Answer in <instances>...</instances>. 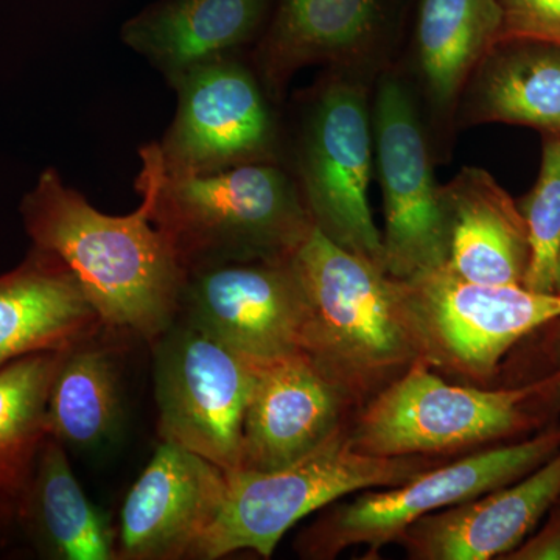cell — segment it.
<instances>
[{
	"label": "cell",
	"instance_id": "cell-4",
	"mask_svg": "<svg viewBox=\"0 0 560 560\" xmlns=\"http://www.w3.org/2000/svg\"><path fill=\"white\" fill-rule=\"evenodd\" d=\"M436 466L434 456L382 458L357 452L342 425L282 469L226 471V495L195 559L241 550L270 559L283 534L313 512L352 492L404 485Z\"/></svg>",
	"mask_w": 560,
	"mask_h": 560
},
{
	"label": "cell",
	"instance_id": "cell-13",
	"mask_svg": "<svg viewBox=\"0 0 560 560\" xmlns=\"http://www.w3.org/2000/svg\"><path fill=\"white\" fill-rule=\"evenodd\" d=\"M226 488L217 464L162 441L121 506L117 560L195 559Z\"/></svg>",
	"mask_w": 560,
	"mask_h": 560
},
{
	"label": "cell",
	"instance_id": "cell-30",
	"mask_svg": "<svg viewBox=\"0 0 560 560\" xmlns=\"http://www.w3.org/2000/svg\"><path fill=\"white\" fill-rule=\"evenodd\" d=\"M9 523H11L10 521H7L5 517H2V515H0V526L2 525H9Z\"/></svg>",
	"mask_w": 560,
	"mask_h": 560
},
{
	"label": "cell",
	"instance_id": "cell-23",
	"mask_svg": "<svg viewBox=\"0 0 560 560\" xmlns=\"http://www.w3.org/2000/svg\"><path fill=\"white\" fill-rule=\"evenodd\" d=\"M377 0H282L264 50L268 80L280 84L312 62L361 50L377 24Z\"/></svg>",
	"mask_w": 560,
	"mask_h": 560
},
{
	"label": "cell",
	"instance_id": "cell-29",
	"mask_svg": "<svg viewBox=\"0 0 560 560\" xmlns=\"http://www.w3.org/2000/svg\"><path fill=\"white\" fill-rule=\"evenodd\" d=\"M556 293H560V257L558 267V278H556Z\"/></svg>",
	"mask_w": 560,
	"mask_h": 560
},
{
	"label": "cell",
	"instance_id": "cell-2",
	"mask_svg": "<svg viewBox=\"0 0 560 560\" xmlns=\"http://www.w3.org/2000/svg\"><path fill=\"white\" fill-rule=\"evenodd\" d=\"M304 293L301 352L363 408L423 360L404 282L313 226L291 254Z\"/></svg>",
	"mask_w": 560,
	"mask_h": 560
},
{
	"label": "cell",
	"instance_id": "cell-25",
	"mask_svg": "<svg viewBox=\"0 0 560 560\" xmlns=\"http://www.w3.org/2000/svg\"><path fill=\"white\" fill-rule=\"evenodd\" d=\"M521 210L529 242L523 287L556 293L560 257V135H548L545 139L539 178Z\"/></svg>",
	"mask_w": 560,
	"mask_h": 560
},
{
	"label": "cell",
	"instance_id": "cell-27",
	"mask_svg": "<svg viewBox=\"0 0 560 560\" xmlns=\"http://www.w3.org/2000/svg\"><path fill=\"white\" fill-rule=\"evenodd\" d=\"M506 559L560 560V515H555L545 529L526 544L518 545Z\"/></svg>",
	"mask_w": 560,
	"mask_h": 560
},
{
	"label": "cell",
	"instance_id": "cell-18",
	"mask_svg": "<svg viewBox=\"0 0 560 560\" xmlns=\"http://www.w3.org/2000/svg\"><path fill=\"white\" fill-rule=\"evenodd\" d=\"M267 5L268 0H165L128 22L121 38L175 83L248 40Z\"/></svg>",
	"mask_w": 560,
	"mask_h": 560
},
{
	"label": "cell",
	"instance_id": "cell-6",
	"mask_svg": "<svg viewBox=\"0 0 560 560\" xmlns=\"http://www.w3.org/2000/svg\"><path fill=\"white\" fill-rule=\"evenodd\" d=\"M559 451L560 430L545 431L521 444L433 467L382 492L364 490L308 526L296 539L298 552L305 559H334L346 548L364 545L372 559L386 545L399 541L419 518L521 480Z\"/></svg>",
	"mask_w": 560,
	"mask_h": 560
},
{
	"label": "cell",
	"instance_id": "cell-15",
	"mask_svg": "<svg viewBox=\"0 0 560 560\" xmlns=\"http://www.w3.org/2000/svg\"><path fill=\"white\" fill-rule=\"evenodd\" d=\"M559 499L560 451L521 480L419 518L399 541L418 560L510 555Z\"/></svg>",
	"mask_w": 560,
	"mask_h": 560
},
{
	"label": "cell",
	"instance_id": "cell-3",
	"mask_svg": "<svg viewBox=\"0 0 560 560\" xmlns=\"http://www.w3.org/2000/svg\"><path fill=\"white\" fill-rule=\"evenodd\" d=\"M154 220L184 264L289 257L315 226L293 180L249 162L208 173H165Z\"/></svg>",
	"mask_w": 560,
	"mask_h": 560
},
{
	"label": "cell",
	"instance_id": "cell-28",
	"mask_svg": "<svg viewBox=\"0 0 560 560\" xmlns=\"http://www.w3.org/2000/svg\"><path fill=\"white\" fill-rule=\"evenodd\" d=\"M541 393H558L560 396V368L547 381H541Z\"/></svg>",
	"mask_w": 560,
	"mask_h": 560
},
{
	"label": "cell",
	"instance_id": "cell-10",
	"mask_svg": "<svg viewBox=\"0 0 560 560\" xmlns=\"http://www.w3.org/2000/svg\"><path fill=\"white\" fill-rule=\"evenodd\" d=\"M374 132L385 205V271L410 280L448 264V221L418 113L393 77L378 86Z\"/></svg>",
	"mask_w": 560,
	"mask_h": 560
},
{
	"label": "cell",
	"instance_id": "cell-14",
	"mask_svg": "<svg viewBox=\"0 0 560 560\" xmlns=\"http://www.w3.org/2000/svg\"><path fill=\"white\" fill-rule=\"evenodd\" d=\"M254 363L241 470L290 466L345 425L348 400L304 353Z\"/></svg>",
	"mask_w": 560,
	"mask_h": 560
},
{
	"label": "cell",
	"instance_id": "cell-5",
	"mask_svg": "<svg viewBox=\"0 0 560 560\" xmlns=\"http://www.w3.org/2000/svg\"><path fill=\"white\" fill-rule=\"evenodd\" d=\"M540 382L518 388L451 385L425 361L372 397L349 430L357 452L382 458L442 456L503 440L521 429Z\"/></svg>",
	"mask_w": 560,
	"mask_h": 560
},
{
	"label": "cell",
	"instance_id": "cell-1",
	"mask_svg": "<svg viewBox=\"0 0 560 560\" xmlns=\"http://www.w3.org/2000/svg\"><path fill=\"white\" fill-rule=\"evenodd\" d=\"M143 201L130 215H106L54 171L21 205L33 246L54 254L79 280L103 327L156 342L180 311L186 264L154 220L165 179L161 147L142 151Z\"/></svg>",
	"mask_w": 560,
	"mask_h": 560
},
{
	"label": "cell",
	"instance_id": "cell-12",
	"mask_svg": "<svg viewBox=\"0 0 560 560\" xmlns=\"http://www.w3.org/2000/svg\"><path fill=\"white\" fill-rule=\"evenodd\" d=\"M173 84L179 92L178 116L161 147L171 175L249 164L270 149V110L254 77L237 62L217 58Z\"/></svg>",
	"mask_w": 560,
	"mask_h": 560
},
{
	"label": "cell",
	"instance_id": "cell-26",
	"mask_svg": "<svg viewBox=\"0 0 560 560\" xmlns=\"http://www.w3.org/2000/svg\"><path fill=\"white\" fill-rule=\"evenodd\" d=\"M500 44L541 43L560 47V0H500Z\"/></svg>",
	"mask_w": 560,
	"mask_h": 560
},
{
	"label": "cell",
	"instance_id": "cell-11",
	"mask_svg": "<svg viewBox=\"0 0 560 560\" xmlns=\"http://www.w3.org/2000/svg\"><path fill=\"white\" fill-rule=\"evenodd\" d=\"M290 257L202 267L184 287L186 319L250 360L301 352L304 293Z\"/></svg>",
	"mask_w": 560,
	"mask_h": 560
},
{
	"label": "cell",
	"instance_id": "cell-8",
	"mask_svg": "<svg viewBox=\"0 0 560 560\" xmlns=\"http://www.w3.org/2000/svg\"><path fill=\"white\" fill-rule=\"evenodd\" d=\"M256 363L189 320L154 342V396L161 440L224 471L242 469L243 422Z\"/></svg>",
	"mask_w": 560,
	"mask_h": 560
},
{
	"label": "cell",
	"instance_id": "cell-9",
	"mask_svg": "<svg viewBox=\"0 0 560 560\" xmlns=\"http://www.w3.org/2000/svg\"><path fill=\"white\" fill-rule=\"evenodd\" d=\"M300 164L313 224L385 271L382 234L368 201L372 135L366 94L359 84L337 80L320 92L302 136Z\"/></svg>",
	"mask_w": 560,
	"mask_h": 560
},
{
	"label": "cell",
	"instance_id": "cell-17",
	"mask_svg": "<svg viewBox=\"0 0 560 560\" xmlns=\"http://www.w3.org/2000/svg\"><path fill=\"white\" fill-rule=\"evenodd\" d=\"M448 221V267L485 285H523L529 264L528 228L521 206L477 167L442 187Z\"/></svg>",
	"mask_w": 560,
	"mask_h": 560
},
{
	"label": "cell",
	"instance_id": "cell-19",
	"mask_svg": "<svg viewBox=\"0 0 560 560\" xmlns=\"http://www.w3.org/2000/svg\"><path fill=\"white\" fill-rule=\"evenodd\" d=\"M14 522L44 559L117 560L116 529L88 500L66 447L47 438Z\"/></svg>",
	"mask_w": 560,
	"mask_h": 560
},
{
	"label": "cell",
	"instance_id": "cell-24",
	"mask_svg": "<svg viewBox=\"0 0 560 560\" xmlns=\"http://www.w3.org/2000/svg\"><path fill=\"white\" fill-rule=\"evenodd\" d=\"M91 338L62 350L49 394V436L91 451L110 440L120 420L119 378L106 350Z\"/></svg>",
	"mask_w": 560,
	"mask_h": 560
},
{
	"label": "cell",
	"instance_id": "cell-20",
	"mask_svg": "<svg viewBox=\"0 0 560 560\" xmlns=\"http://www.w3.org/2000/svg\"><path fill=\"white\" fill-rule=\"evenodd\" d=\"M499 44L470 77V117L560 135V47Z\"/></svg>",
	"mask_w": 560,
	"mask_h": 560
},
{
	"label": "cell",
	"instance_id": "cell-7",
	"mask_svg": "<svg viewBox=\"0 0 560 560\" xmlns=\"http://www.w3.org/2000/svg\"><path fill=\"white\" fill-rule=\"evenodd\" d=\"M401 282L425 363L469 381H488L518 341L560 319V293L470 282L448 264Z\"/></svg>",
	"mask_w": 560,
	"mask_h": 560
},
{
	"label": "cell",
	"instance_id": "cell-22",
	"mask_svg": "<svg viewBox=\"0 0 560 560\" xmlns=\"http://www.w3.org/2000/svg\"><path fill=\"white\" fill-rule=\"evenodd\" d=\"M61 353H31L0 368V515L10 522L49 438L47 405Z\"/></svg>",
	"mask_w": 560,
	"mask_h": 560
},
{
	"label": "cell",
	"instance_id": "cell-16",
	"mask_svg": "<svg viewBox=\"0 0 560 560\" xmlns=\"http://www.w3.org/2000/svg\"><path fill=\"white\" fill-rule=\"evenodd\" d=\"M97 312L69 268L35 248L0 276V368L11 361L66 350L101 329Z\"/></svg>",
	"mask_w": 560,
	"mask_h": 560
},
{
	"label": "cell",
	"instance_id": "cell-21",
	"mask_svg": "<svg viewBox=\"0 0 560 560\" xmlns=\"http://www.w3.org/2000/svg\"><path fill=\"white\" fill-rule=\"evenodd\" d=\"M500 0H422L418 57L431 97L451 105L481 61L500 44Z\"/></svg>",
	"mask_w": 560,
	"mask_h": 560
}]
</instances>
